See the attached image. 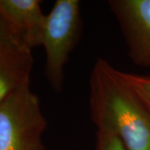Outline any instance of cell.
Listing matches in <instances>:
<instances>
[{
    "label": "cell",
    "mask_w": 150,
    "mask_h": 150,
    "mask_svg": "<svg viewBox=\"0 0 150 150\" xmlns=\"http://www.w3.org/2000/svg\"><path fill=\"white\" fill-rule=\"evenodd\" d=\"M90 115L97 130L116 135L127 150H150V112L122 79L119 70L103 58L89 79Z\"/></svg>",
    "instance_id": "obj_1"
},
{
    "label": "cell",
    "mask_w": 150,
    "mask_h": 150,
    "mask_svg": "<svg viewBox=\"0 0 150 150\" xmlns=\"http://www.w3.org/2000/svg\"><path fill=\"white\" fill-rule=\"evenodd\" d=\"M47 126L30 83L22 87L0 103V150H46L43 134Z\"/></svg>",
    "instance_id": "obj_2"
},
{
    "label": "cell",
    "mask_w": 150,
    "mask_h": 150,
    "mask_svg": "<svg viewBox=\"0 0 150 150\" xmlns=\"http://www.w3.org/2000/svg\"><path fill=\"white\" fill-rule=\"evenodd\" d=\"M80 4L57 0L46 15L42 46L45 52V76L54 91L63 90L64 67L81 33Z\"/></svg>",
    "instance_id": "obj_3"
},
{
    "label": "cell",
    "mask_w": 150,
    "mask_h": 150,
    "mask_svg": "<svg viewBox=\"0 0 150 150\" xmlns=\"http://www.w3.org/2000/svg\"><path fill=\"white\" fill-rule=\"evenodd\" d=\"M108 5L118 20L133 62L150 67V0H110Z\"/></svg>",
    "instance_id": "obj_4"
},
{
    "label": "cell",
    "mask_w": 150,
    "mask_h": 150,
    "mask_svg": "<svg viewBox=\"0 0 150 150\" xmlns=\"http://www.w3.org/2000/svg\"><path fill=\"white\" fill-rule=\"evenodd\" d=\"M38 0H0V14L18 42L32 51L42 46L46 15Z\"/></svg>",
    "instance_id": "obj_5"
},
{
    "label": "cell",
    "mask_w": 150,
    "mask_h": 150,
    "mask_svg": "<svg viewBox=\"0 0 150 150\" xmlns=\"http://www.w3.org/2000/svg\"><path fill=\"white\" fill-rule=\"evenodd\" d=\"M33 65L30 50L22 47L0 48V103L30 83Z\"/></svg>",
    "instance_id": "obj_6"
},
{
    "label": "cell",
    "mask_w": 150,
    "mask_h": 150,
    "mask_svg": "<svg viewBox=\"0 0 150 150\" xmlns=\"http://www.w3.org/2000/svg\"><path fill=\"white\" fill-rule=\"evenodd\" d=\"M119 74L150 112V76L129 74L120 70Z\"/></svg>",
    "instance_id": "obj_7"
},
{
    "label": "cell",
    "mask_w": 150,
    "mask_h": 150,
    "mask_svg": "<svg viewBox=\"0 0 150 150\" xmlns=\"http://www.w3.org/2000/svg\"><path fill=\"white\" fill-rule=\"evenodd\" d=\"M95 150H127L116 135L105 130H97Z\"/></svg>",
    "instance_id": "obj_8"
},
{
    "label": "cell",
    "mask_w": 150,
    "mask_h": 150,
    "mask_svg": "<svg viewBox=\"0 0 150 150\" xmlns=\"http://www.w3.org/2000/svg\"><path fill=\"white\" fill-rule=\"evenodd\" d=\"M8 47H22L18 42L16 38L11 32L10 28L4 21V18L0 14V48Z\"/></svg>",
    "instance_id": "obj_9"
}]
</instances>
